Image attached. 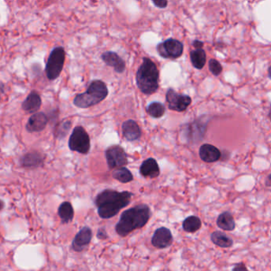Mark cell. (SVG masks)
Here are the masks:
<instances>
[{
	"mask_svg": "<svg viewBox=\"0 0 271 271\" xmlns=\"http://www.w3.org/2000/svg\"><path fill=\"white\" fill-rule=\"evenodd\" d=\"M133 195L129 191L118 192L113 190L102 191L96 196L95 201L99 215L103 219L112 218L130 203Z\"/></svg>",
	"mask_w": 271,
	"mask_h": 271,
	"instance_id": "cell-1",
	"label": "cell"
},
{
	"mask_svg": "<svg viewBox=\"0 0 271 271\" xmlns=\"http://www.w3.org/2000/svg\"><path fill=\"white\" fill-rule=\"evenodd\" d=\"M151 217V210L147 205H138L122 213L115 231L125 237L133 231L143 228Z\"/></svg>",
	"mask_w": 271,
	"mask_h": 271,
	"instance_id": "cell-2",
	"label": "cell"
},
{
	"mask_svg": "<svg viewBox=\"0 0 271 271\" xmlns=\"http://www.w3.org/2000/svg\"><path fill=\"white\" fill-rule=\"evenodd\" d=\"M159 70L151 59L144 57L141 65L137 70V84L145 95H152L159 88Z\"/></svg>",
	"mask_w": 271,
	"mask_h": 271,
	"instance_id": "cell-3",
	"label": "cell"
},
{
	"mask_svg": "<svg viewBox=\"0 0 271 271\" xmlns=\"http://www.w3.org/2000/svg\"><path fill=\"white\" fill-rule=\"evenodd\" d=\"M108 96V89L105 82L93 80L84 93L79 94L74 99V105L79 108H88L96 105L105 100Z\"/></svg>",
	"mask_w": 271,
	"mask_h": 271,
	"instance_id": "cell-4",
	"label": "cell"
},
{
	"mask_svg": "<svg viewBox=\"0 0 271 271\" xmlns=\"http://www.w3.org/2000/svg\"><path fill=\"white\" fill-rule=\"evenodd\" d=\"M65 57V50L63 47H56L52 50L45 66V73L49 80H55L60 76L64 67Z\"/></svg>",
	"mask_w": 271,
	"mask_h": 271,
	"instance_id": "cell-5",
	"label": "cell"
},
{
	"mask_svg": "<svg viewBox=\"0 0 271 271\" xmlns=\"http://www.w3.org/2000/svg\"><path fill=\"white\" fill-rule=\"evenodd\" d=\"M68 146L73 152L81 154H86L91 148V141L89 135L82 126H77L73 129L70 136Z\"/></svg>",
	"mask_w": 271,
	"mask_h": 271,
	"instance_id": "cell-6",
	"label": "cell"
},
{
	"mask_svg": "<svg viewBox=\"0 0 271 271\" xmlns=\"http://www.w3.org/2000/svg\"><path fill=\"white\" fill-rule=\"evenodd\" d=\"M157 52L163 58L177 59L184 53V45L178 40L170 38L157 45Z\"/></svg>",
	"mask_w": 271,
	"mask_h": 271,
	"instance_id": "cell-7",
	"label": "cell"
},
{
	"mask_svg": "<svg viewBox=\"0 0 271 271\" xmlns=\"http://www.w3.org/2000/svg\"><path fill=\"white\" fill-rule=\"evenodd\" d=\"M166 101L170 110L183 112L191 105V98L186 95L177 93L174 89L170 88L166 92Z\"/></svg>",
	"mask_w": 271,
	"mask_h": 271,
	"instance_id": "cell-8",
	"label": "cell"
},
{
	"mask_svg": "<svg viewBox=\"0 0 271 271\" xmlns=\"http://www.w3.org/2000/svg\"><path fill=\"white\" fill-rule=\"evenodd\" d=\"M106 158L110 169L118 168L128 164L127 155L119 145L109 147L106 151Z\"/></svg>",
	"mask_w": 271,
	"mask_h": 271,
	"instance_id": "cell-9",
	"label": "cell"
},
{
	"mask_svg": "<svg viewBox=\"0 0 271 271\" xmlns=\"http://www.w3.org/2000/svg\"><path fill=\"white\" fill-rule=\"evenodd\" d=\"M45 159L44 154L38 151H30L21 156L19 163L23 168L36 169L44 164Z\"/></svg>",
	"mask_w": 271,
	"mask_h": 271,
	"instance_id": "cell-10",
	"label": "cell"
},
{
	"mask_svg": "<svg viewBox=\"0 0 271 271\" xmlns=\"http://www.w3.org/2000/svg\"><path fill=\"white\" fill-rule=\"evenodd\" d=\"M49 122V117L43 112H37L33 114L29 118L26 125V129L30 133H39L43 131Z\"/></svg>",
	"mask_w": 271,
	"mask_h": 271,
	"instance_id": "cell-11",
	"label": "cell"
},
{
	"mask_svg": "<svg viewBox=\"0 0 271 271\" xmlns=\"http://www.w3.org/2000/svg\"><path fill=\"white\" fill-rule=\"evenodd\" d=\"M92 238V229L89 227H83L73 239L71 249L76 252H82L90 244Z\"/></svg>",
	"mask_w": 271,
	"mask_h": 271,
	"instance_id": "cell-12",
	"label": "cell"
},
{
	"mask_svg": "<svg viewBox=\"0 0 271 271\" xmlns=\"http://www.w3.org/2000/svg\"><path fill=\"white\" fill-rule=\"evenodd\" d=\"M172 242H173V236H172L171 232L168 228H164V227L156 229L152 238V245L156 248H166L171 245Z\"/></svg>",
	"mask_w": 271,
	"mask_h": 271,
	"instance_id": "cell-13",
	"label": "cell"
},
{
	"mask_svg": "<svg viewBox=\"0 0 271 271\" xmlns=\"http://www.w3.org/2000/svg\"><path fill=\"white\" fill-rule=\"evenodd\" d=\"M41 104H42V101H41L39 94L35 91H33L29 94L26 100L23 102L22 109L23 111L28 114H35L41 109Z\"/></svg>",
	"mask_w": 271,
	"mask_h": 271,
	"instance_id": "cell-14",
	"label": "cell"
},
{
	"mask_svg": "<svg viewBox=\"0 0 271 271\" xmlns=\"http://www.w3.org/2000/svg\"><path fill=\"white\" fill-rule=\"evenodd\" d=\"M102 59L107 65L112 67L118 73H122L126 69V63L116 53L106 52L102 55Z\"/></svg>",
	"mask_w": 271,
	"mask_h": 271,
	"instance_id": "cell-15",
	"label": "cell"
},
{
	"mask_svg": "<svg viewBox=\"0 0 271 271\" xmlns=\"http://www.w3.org/2000/svg\"><path fill=\"white\" fill-rule=\"evenodd\" d=\"M122 134L129 141H134L141 137V130L138 124L133 120H128L122 124Z\"/></svg>",
	"mask_w": 271,
	"mask_h": 271,
	"instance_id": "cell-16",
	"label": "cell"
},
{
	"mask_svg": "<svg viewBox=\"0 0 271 271\" xmlns=\"http://www.w3.org/2000/svg\"><path fill=\"white\" fill-rule=\"evenodd\" d=\"M201 159L206 163H213L221 158V152L215 146L211 144H203L199 149Z\"/></svg>",
	"mask_w": 271,
	"mask_h": 271,
	"instance_id": "cell-17",
	"label": "cell"
},
{
	"mask_svg": "<svg viewBox=\"0 0 271 271\" xmlns=\"http://www.w3.org/2000/svg\"><path fill=\"white\" fill-rule=\"evenodd\" d=\"M140 172L141 175L144 177L154 178L159 175L160 170L156 160L152 158H149L143 162L140 167Z\"/></svg>",
	"mask_w": 271,
	"mask_h": 271,
	"instance_id": "cell-18",
	"label": "cell"
},
{
	"mask_svg": "<svg viewBox=\"0 0 271 271\" xmlns=\"http://www.w3.org/2000/svg\"><path fill=\"white\" fill-rule=\"evenodd\" d=\"M217 226L225 231H232L236 228V223L232 214L228 212L221 213L217 221Z\"/></svg>",
	"mask_w": 271,
	"mask_h": 271,
	"instance_id": "cell-19",
	"label": "cell"
},
{
	"mask_svg": "<svg viewBox=\"0 0 271 271\" xmlns=\"http://www.w3.org/2000/svg\"><path fill=\"white\" fill-rule=\"evenodd\" d=\"M58 215L63 224L71 222L74 217V210L71 203L64 202L58 208Z\"/></svg>",
	"mask_w": 271,
	"mask_h": 271,
	"instance_id": "cell-20",
	"label": "cell"
},
{
	"mask_svg": "<svg viewBox=\"0 0 271 271\" xmlns=\"http://www.w3.org/2000/svg\"><path fill=\"white\" fill-rule=\"evenodd\" d=\"M211 240L214 244L223 248L231 247L233 244V241L229 236H227L226 234L224 232H219V231L211 234Z\"/></svg>",
	"mask_w": 271,
	"mask_h": 271,
	"instance_id": "cell-21",
	"label": "cell"
},
{
	"mask_svg": "<svg viewBox=\"0 0 271 271\" xmlns=\"http://www.w3.org/2000/svg\"><path fill=\"white\" fill-rule=\"evenodd\" d=\"M191 60L193 66L197 69H202L206 64V52L202 49H195L191 52Z\"/></svg>",
	"mask_w": 271,
	"mask_h": 271,
	"instance_id": "cell-22",
	"label": "cell"
},
{
	"mask_svg": "<svg viewBox=\"0 0 271 271\" xmlns=\"http://www.w3.org/2000/svg\"><path fill=\"white\" fill-rule=\"evenodd\" d=\"M202 227V221L200 218L195 216H191L184 220L183 228L184 231L189 233H194L200 229Z\"/></svg>",
	"mask_w": 271,
	"mask_h": 271,
	"instance_id": "cell-23",
	"label": "cell"
},
{
	"mask_svg": "<svg viewBox=\"0 0 271 271\" xmlns=\"http://www.w3.org/2000/svg\"><path fill=\"white\" fill-rule=\"evenodd\" d=\"M113 177L122 184H127L133 179V176L131 172L124 166L115 168V170L113 171Z\"/></svg>",
	"mask_w": 271,
	"mask_h": 271,
	"instance_id": "cell-24",
	"label": "cell"
},
{
	"mask_svg": "<svg viewBox=\"0 0 271 271\" xmlns=\"http://www.w3.org/2000/svg\"><path fill=\"white\" fill-rule=\"evenodd\" d=\"M165 110L166 109H165L164 106L162 103L155 102V103H151L147 107V113L152 118H159L163 117L165 113Z\"/></svg>",
	"mask_w": 271,
	"mask_h": 271,
	"instance_id": "cell-25",
	"label": "cell"
},
{
	"mask_svg": "<svg viewBox=\"0 0 271 271\" xmlns=\"http://www.w3.org/2000/svg\"><path fill=\"white\" fill-rule=\"evenodd\" d=\"M71 125L70 122H62L59 127L56 129V133H55L56 138L62 139L65 137L66 135L70 130Z\"/></svg>",
	"mask_w": 271,
	"mask_h": 271,
	"instance_id": "cell-26",
	"label": "cell"
},
{
	"mask_svg": "<svg viewBox=\"0 0 271 271\" xmlns=\"http://www.w3.org/2000/svg\"><path fill=\"white\" fill-rule=\"evenodd\" d=\"M209 67L210 71L214 75H219L222 71V66L215 59H211L209 62Z\"/></svg>",
	"mask_w": 271,
	"mask_h": 271,
	"instance_id": "cell-27",
	"label": "cell"
},
{
	"mask_svg": "<svg viewBox=\"0 0 271 271\" xmlns=\"http://www.w3.org/2000/svg\"><path fill=\"white\" fill-rule=\"evenodd\" d=\"M152 2L155 4V7L161 8V9L166 8V6H167V4H168L167 0H152Z\"/></svg>",
	"mask_w": 271,
	"mask_h": 271,
	"instance_id": "cell-28",
	"label": "cell"
},
{
	"mask_svg": "<svg viewBox=\"0 0 271 271\" xmlns=\"http://www.w3.org/2000/svg\"><path fill=\"white\" fill-rule=\"evenodd\" d=\"M97 237L100 239H107L108 236H107V232H106L105 228H100L99 229L97 232Z\"/></svg>",
	"mask_w": 271,
	"mask_h": 271,
	"instance_id": "cell-29",
	"label": "cell"
},
{
	"mask_svg": "<svg viewBox=\"0 0 271 271\" xmlns=\"http://www.w3.org/2000/svg\"><path fill=\"white\" fill-rule=\"evenodd\" d=\"M232 271H248V269L245 266L244 264L239 263L234 266Z\"/></svg>",
	"mask_w": 271,
	"mask_h": 271,
	"instance_id": "cell-30",
	"label": "cell"
},
{
	"mask_svg": "<svg viewBox=\"0 0 271 271\" xmlns=\"http://www.w3.org/2000/svg\"><path fill=\"white\" fill-rule=\"evenodd\" d=\"M193 45H194V47H195V49H202V47H203V45H204V44H203V42H202V41H198V40H196V41H194L193 42Z\"/></svg>",
	"mask_w": 271,
	"mask_h": 271,
	"instance_id": "cell-31",
	"label": "cell"
},
{
	"mask_svg": "<svg viewBox=\"0 0 271 271\" xmlns=\"http://www.w3.org/2000/svg\"><path fill=\"white\" fill-rule=\"evenodd\" d=\"M4 93V85H0V99H1V96H2L3 94Z\"/></svg>",
	"mask_w": 271,
	"mask_h": 271,
	"instance_id": "cell-32",
	"label": "cell"
},
{
	"mask_svg": "<svg viewBox=\"0 0 271 271\" xmlns=\"http://www.w3.org/2000/svg\"><path fill=\"white\" fill-rule=\"evenodd\" d=\"M266 185L271 186V174L268 177L267 180H266Z\"/></svg>",
	"mask_w": 271,
	"mask_h": 271,
	"instance_id": "cell-33",
	"label": "cell"
},
{
	"mask_svg": "<svg viewBox=\"0 0 271 271\" xmlns=\"http://www.w3.org/2000/svg\"><path fill=\"white\" fill-rule=\"evenodd\" d=\"M4 206H5V204H4V202H3L2 200H0V211H1L3 209H4Z\"/></svg>",
	"mask_w": 271,
	"mask_h": 271,
	"instance_id": "cell-34",
	"label": "cell"
},
{
	"mask_svg": "<svg viewBox=\"0 0 271 271\" xmlns=\"http://www.w3.org/2000/svg\"><path fill=\"white\" fill-rule=\"evenodd\" d=\"M268 75H269V77L271 79V66L269 67V70H268Z\"/></svg>",
	"mask_w": 271,
	"mask_h": 271,
	"instance_id": "cell-35",
	"label": "cell"
},
{
	"mask_svg": "<svg viewBox=\"0 0 271 271\" xmlns=\"http://www.w3.org/2000/svg\"><path fill=\"white\" fill-rule=\"evenodd\" d=\"M269 119L271 120V110H270V111H269Z\"/></svg>",
	"mask_w": 271,
	"mask_h": 271,
	"instance_id": "cell-36",
	"label": "cell"
}]
</instances>
